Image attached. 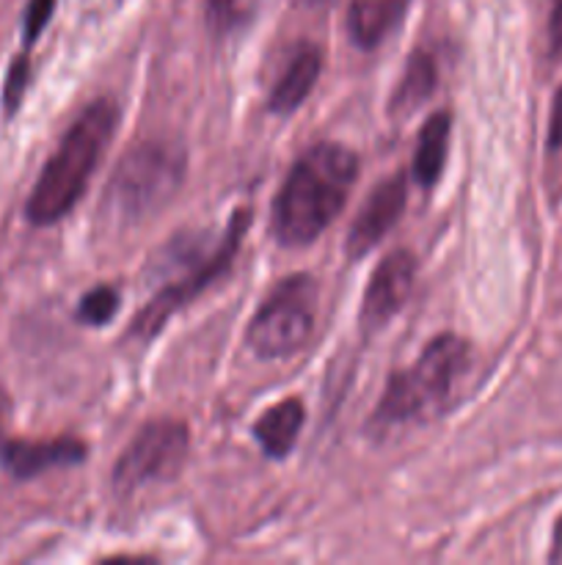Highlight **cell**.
I'll return each instance as SVG.
<instances>
[{
	"mask_svg": "<svg viewBox=\"0 0 562 565\" xmlns=\"http://www.w3.org/2000/svg\"><path fill=\"white\" fill-rule=\"evenodd\" d=\"M358 160L339 143H317L287 174L273 202V235L281 246H306L342 213Z\"/></svg>",
	"mask_w": 562,
	"mask_h": 565,
	"instance_id": "6da1fadb",
	"label": "cell"
},
{
	"mask_svg": "<svg viewBox=\"0 0 562 565\" xmlns=\"http://www.w3.org/2000/svg\"><path fill=\"white\" fill-rule=\"evenodd\" d=\"M116 130V108L105 99L88 105L69 132L64 136L61 147L44 166L42 177L33 185L28 199V221L36 226H50L64 218L77 199L86 191L105 147L110 143Z\"/></svg>",
	"mask_w": 562,
	"mask_h": 565,
	"instance_id": "7a4b0ae2",
	"label": "cell"
},
{
	"mask_svg": "<svg viewBox=\"0 0 562 565\" xmlns=\"http://www.w3.org/2000/svg\"><path fill=\"white\" fill-rule=\"evenodd\" d=\"M466 370L468 342L455 334L435 337L411 367L391 375L378 406V423L400 425L435 417L452 401Z\"/></svg>",
	"mask_w": 562,
	"mask_h": 565,
	"instance_id": "3957f363",
	"label": "cell"
},
{
	"mask_svg": "<svg viewBox=\"0 0 562 565\" xmlns=\"http://www.w3.org/2000/svg\"><path fill=\"white\" fill-rule=\"evenodd\" d=\"M317 285L312 276H290L257 309L246 331L248 348L259 359H287L301 351L314 331Z\"/></svg>",
	"mask_w": 562,
	"mask_h": 565,
	"instance_id": "277c9868",
	"label": "cell"
},
{
	"mask_svg": "<svg viewBox=\"0 0 562 565\" xmlns=\"http://www.w3.org/2000/svg\"><path fill=\"white\" fill-rule=\"evenodd\" d=\"M182 158L165 143H141L125 154L108 188V210L121 221H138L174 196Z\"/></svg>",
	"mask_w": 562,
	"mask_h": 565,
	"instance_id": "5b68a950",
	"label": "cell"
},
{
	"mask_svg": "<svg viewBox=\"0 0 562 565\" xmlns=\"http://www.w3.org/2000/svg\"><path fill=\"white\" fill-rule=\"evenodd\" d=\"M248 224H251V213H248V210H235V215H231L229 221V230H226L218 248H215L202 265H196L191 274L182 276V281L163 287V290L141 309V315L136 318V326H132V337L152 340V337L169 323L171 315L180 312V309L185 307V303H191L198 292L207 290L215 279H220V276L231 268V263H235L237 252H240L242 246V237H246L248 232Z\"/></svg>",
	"mask_w": 562,
	"mask_h": 565,
	"instance_id": "8992f818",
	"label": "cell"
},
{
	"mask_svg": "<svg viewBox=\"0 0 562 565\" xmlns=\"http://www.w3.org/2000/svg\"><path fill=\"white\" fill-rule=\"evenodd\" d=\"M185 423L180 419H154L136 434L114 469V486L119 494H132L154 480H169L180 472L187 458Z\"/></svg>",
	"mask_w": 562,
	"mask_h": 565,
	"instance_id": "52a82bcc",
	"label": "cell"
},
{
	"mask_svg": "<svg viewBox=\"0 0 562 565\" xmlns=\"http://www.w3.org/2000/svg\"><path fill=\"white\" fill-rule=\"evenodd\" d=\"M413 281H417V259L408 248H397L389 257L380 259L367 290H364L361 323L367 329H378L386 320L395 318L406 307Z\"/></svg>",
	"mask_w": 562,
	"mask_h": 565,
	"instance_id": "ba28073f",
	"label": "cell"
},
{
	"mask_svg": "<svg viewBox=\"0 0 562 565\" xmlns=\"http://www.w3.org/2000/svg\"><path fill=\"white\" fill-rule=\"evenodd\" d=\"M406 196L408 188L402 174H395L375 185V191L369 193L367 202L361 204L358 215L353 218L350 232H347L345 248L350 257H364L369 248L383 241L386 232L400 221L402 210H406Z\"/></svg>",
	"mask_w": 562,
	"mask_h": 565,
	"instance_id": "9c48e42d",
	"label": "cell"
},
{
	"mask_svg": "<svg viewBox=\"0 0 562 565\" xmlns=\"http://www.w3.org/2000/svg\"><path fill=\"white\" fill-rule=\"evenodd\" d=\"M86 458V445L77 439H50V441H6L0 447V463L17 480L36 478L53 467H69Z\"/></svg>",
	"mask_w": 562,
	"mask_h": 565,
	"instance_id": "30bf717a",
	"label": "cell"
},
{
	"mask_svg": "<svg viewBox=\"0 0 562 565\" xmlns=\"http://www.w3.org/2000/svg\"><path fill=\"white\" fill-rule=\"evenodd\" d=\"M320 72H323V53H320V47H314V44L298 47V53L287 64L284 75L279 77V83L270 92V110L273 114H292L295 108H301L303 99L312 94Z\"/></svg>",
	"mask_w": 562,
	"mask_h": 565,
	"instance_id": "8fae6325",
	"label": "cell"
},
{
	"mask_svg": "<svg viewBox=\"0 0 562 565\" xmlns=\"http://www.w3.org/2000/svg\"><path fill=\"white\" fill-rule=\"evenodd\" d=\"M406 9L408 0H353L347 11V31L358 47H378L402 20Z\"/></svg>",
	"mask_w": 562,
	"mask_h": 565,
	"instance_id": "7c38bea8",
	"label": "cell"
},
{
	"mask_svg": "<svg viewBox=\"0 0 562 565\" xmlns=\"http://www.w3.org/2000/svg\"><path fill=\"white\" fill-rule=\"evenodd\" d=\"M303 419H306V412L298 397H287V401L270 406L253 425V436L262 445L264 456L284 458L301 434Z\"/></svg>",
	"mask_w": 562,
	"mask_h": 565,
	"instance_id": "4fadbf2b",
	"label": "cell"
},
{
	"mask_svg": "<svg viewBox=\"0 0 562 565\" xmlns=\"http://www.w3.org/2000/svg\"><path fill=\"white\" fill-rule=\"evenodd\" d=\"M450 130L452 116L446 110H439L424 121L422 132H419L417 154H413V180L422 188L435 185L444 171L446 152H450Z\"/></svg>",
	"mask_w": 562,
	"mask_h": 565,
	"instance_id": "5bb4252c",
	"label": "cell"
},
{
	"mask_svg": "<svg viewBox=\"0 0 562 565\" xmlns=\"http://www.w3.org/2000/svg\"><path fill=\"white\" fill-rule=\"evenodd\" d=\"M435 83H439V70H435L433 55L413 53L408 58L406 72H402L400 86L391 94V110L406 114V110L419 108L435 92Z\"/></svg>",
	"mask_w": 562,
	"mask_h": 565,
	"instance_id": "9a60e30c",
	"label": "cell"
},
{
	"mask_svg": "<svg viewBox=\"0 0 562 565\" xmlns=\"http://www.w3.org/2000/svg\"><path fill=\"white\" fill-rule=\"evenodd\" d=\"M116 309H119V292H116L114 287L102 285V287H94L91 292L83 296L80 309H77V318L88 326H102L114 318Z\"/></svg>",
	"mask_w": 562,
	"mask_h": 565,
	"instance_id": "2e32d148",
	"label": "cell"
},
{
	"mask_svg": "<svg viewBox=\"0 0 562 565\" xmlns=\"http://www.w3.org/2000/svg\"><path fill=\"white\" fill-rule=\"evenodd\" d=\"M248 9H251V0H207L209 28L218 33L231 31L246 20Z\"/></svg>",
	"mask_w": 562,
	"mask_h": 565,
	"instance_id": "e0dca14e",
	"label": "cell"
},
{
	"mask_svg": "<svg viewBox=\"0 0 562 565\" xmlns=\"http://www.w3.org/2000/svg\"><path fill=\"white\" fill-rule=\"evenodd\" d=\"M28 75H31V70H28V58L25 55H20V58L11 64L9 77H6V88H3L6 114H14V110L20 108L22 94H25V86H28Z\"/></svg>",
	"mask_w": 562,
	"mask_h": 565,
	"instance_id": "ac0fdd59",
	"label": "cell"
},
{
	"mask_svg": "<svg viewBox=\"0 0 562 565\" xmlns=\"http://www.w3.org/2000/svg\"><path fill=\"white\" fill-rule=\"evenodd\" d=\"M55 9V0H31L25 9V47H31L39 39V33L44 31V25L50 22Z\"/></svg>",
	"mask_w": 562,
	"mask_h": 565,
	"instance_id": "d6986e66",
	"label": "cell"
},
{
	"mask_svg": "<svg viewBox=\"0 0 562 565\" xmlns=\"http://www.w3.org/2000/svg\"><path fill=\"white\" fill-rule=\"evenodd\" d=\"M549 147H551V149H562V88H560V92H556L554 105H551Z\"/></svg>",
	"mask_w": 562,
	"mask_h": 565,
	"instance_id": "ffe728a7",
	"label": "cell"
},
{
	"mask_svg": "<svg viewBox=\"0 0 562 565\" xmlns=\"http://www.w3.org/2000/svg\"><path fill=\"white\" fill-rule=\"evenodd\" d=\"M549 36H551V47H554L556 53H562V0H554V6H551Z\"/></svg>",
	"mask_w": 562,
	"mask_h": 565,
	"instance_id": "44dd1931",
	"label": "cell"
},
{
	"mask_svg": "<svg viewBox=\"0 0 562 565\" xmlns=\"http://www.w3.org/2000/svg\"><path fill=\"white\" fill-rule=\"evenodd\" d=\"M551 563H562V519L554 530V546H551Z\"/></svg>",
	"mask_w": 562,
	"mask_h": 565,
	"instance_id": "7402d4cb",
	"label": "cell"
},
{
	"mask_svg": "<svg viewBox=\"0 0 562 565\" xmlns=\"http://www.w3.org/2000/svg\"><path fill=\"white\" fill-rule=\"evenodd\" d=\"M6 412H9V401H6V395H3V392H0V428H3Z\"/></svg>",
	"mask_w": 562,
	"mask_h": 565,
	"instance_id": "603a6c76",
	"label": "cell"
}]
</instances>
